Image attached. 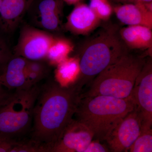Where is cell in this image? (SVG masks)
I'll return each mask as SVG.
<instances>
[{"instance_id": "cell-1", "label": "cell", "mask_w": 152, "mask_h": 152, "mask_svg": "<svg viewBox=\"0 0 152 152\" xmlns=\"http://www.w3.org/2000/svg\"><path fill=\"white\" fill-rule=\"evenodd\" d=\"M80 94L73 85L51 80L40 87L33 114L31 140L47 152L61 138L73 119Z\"/></svg>"}, {"instance_id": "cell-2", "label": "cell", "mask_w": 152, "mask_h": 152, "mask_svg": "<svg viewBox=\"0 0 152 152\" xmlns=\"http://www.w3.org/2000/svg\"><path fill=\"white\" fill-rule=\"evenodd\" d=\"M116 25L104 27L87 43L79 57L80 73L72 85L80 94L107 67L130 51Z\"/></svg>"}, {"instance_id": "cell-3", "label": "cell", "mask_w": 152, "mask_h": 152, "mask_svg": "<svg viewBox=\"0 0 152 152\" xmlns=\"http://www.w3.org/2000/svg\"><path fill=\"white\" fill-rule=\"evenodd\" d=\"M135 107L131 96L125 99L103 95L79 97L75 116L76 120L91 131L94 138L103 141L120 121Z\"/></svg>"}, {"instance_id": "cell-4", "label": "cell", "mask_w": 152, "mask_h": 152, "mask_svg": "<svg viewBox=\"0 0 152 152\" xmlns=\"http://www.w3.org/2000/svg\"><path fill=\"white\" fill-rule=\"evenodd\" d=\"M147 60L143 55L128 52L100 73L80 97L99 95L120 99L129 97Z\"/></svg>"}, {"instance_id": "cell-5", "label": "cell", "mask_w": 152, "mask_h": 152, "mask_svg": "<svg viewBox=\"0 0 152 152\" xmlns=\"http://www.w3.org/2000/svg\"><path fill=\"white\" fill-rule=\"evenodd\" d=\"M40 87L15 90L0 107V136L14 139L30 130Z\"/></svg>"}, {"instance_id": "cell-6", "label": "cell", "mask_w": 152, "mask_h": 152, "mask_svg": "<svg viewBox=\"0 0 152 152\" xmlns=\"http://www.w3.org/2000/svg\"><path fill=\"white\" fill-rule=\"evenodd\" d=\"M56 37L50 33L26 24L20 31L13 54L30 61L45 60L50 46Z\"/></svg>"}, {"instance_id": "cell-7", "label": "cell", "mask_w": 152, "mask_h": 152, "mask_svg": "<svg viewBox=\"0 0 152 152\" xmlns=\"http://www.w3.org/2000/svg\"><path fill=\"white\" fill-rule=\"evenodd\" d=\"M142 126V120L135 107L120 121L106 139L111 151L128 152L140 135Z\"/></svg>"}, {"instance_id": "cell-8", "label": "cell", "mask_w": 152, "mask_h": 152, "mask_svg": "<svg viewBox=\"0 0 152 152\" xmlns=\"http://www.w3.org/2000/svg\"><path fill=\"white\" fill-rule=\"evenodd\" d=\"M130 96L142 120V126L152 128V64L147 60L141 72L136 79Z\"/></svg>"}, {"instance_id": "cell-9", "label": "cell", "mask_w": 152, "mask_h": 152, "mask_svg": "<svg viewBox=\"0 0 152 152\" xmlns=\"http://www.w3.org/2000/svg\"><path fill=\"white\" fill-rule=\"evenodd\" d=\"M64 2L63 0H34L27 13L34 26L49 33L58 31Z\"/></svg>"}, {"instance_id": "cell-10", "label": "cell", "mask_w": 152, "mask_h": 152, "mask_svg": "<svg viewBox=\"0 0 152 152\" xmlns=\"http://www.w3.org/2000/svg\"><path fill=\"white\" fill-rule=\"evenodd\" d=\"M94 138V134L91 130L77 120L73 119L58 141L47 152H85Z\"/></svg>"}, {"instance_id": "cell-11", "label": "cell", "mask_w": 152, "mask_h": 152, "mask_svg": "<svg viewBox=\"0 0 152 152\" xmlns=\"http://www.w3.org/2000/svg\"><path fill=\"white\" fill-rule=\"evenodd\" d=\"M28 60L13 54L0 72V84L10 91L30 88L26 77Z\"/></svg>"}, {"instance_id": "cell-12", "label": "cell", "mask_w": 152, "mask_h": 152, "mask_svg": "<svg viewBox=\"0 0 152 152\" xmlns=\"http://www.w3.org/2000/svg\"><path fill=\"white\" fill-rule=\"evenodd\" d=\"M113 12L125 24L152 28V2L125 4L114 7Z\"/></svg>"}, {"instance_id": "cell-13", "label": "cell", "mask_w": 152, "mask_h": 152, "mask_svg": "<svg viewBox=\"0 0 152 152\" xmlns=\"http://www.w3.org/2000/svg\"><path fill=\"white\" fill-rule=\"evenodd\" d=\"M89 6L79 3L67 18L66 29L75 35H86L94 30L101 22Z\"/></svg>"}, {"instance_id": "cell-14", "label": "cell", "mask_w": 152, "mask_h": 152, "mask_svg": "<svg viewBox=\"0 0 152 152\" xmlns=\"http://www.w3.org/2000/svg\"><path fill=\"white\" fill-rule=\"evenodd\" d=\"M34 0H1L0 28L11 33L18 26Z\"/></svg>"}, {"instance_id": "cell-15", "label": "cell", "mask_w": 152, "mask_h": 152, "mask_svg": "<svg viewBox=\"0 0 152 152\" xmlns=\"http://www.w3.org/2000/svg\"><path fill=\"white\" fill-rule=\"evenodd\" d=\"M120 34L129 50L152 49V29L142 26H128L120 29Z\"/></svg>"}, {"instance_id": "cell-16", "label": "cell", "mask_w": 152, "mask_h": 152, "mask_svg": "<svg viewBox=\"0 0 152 152\" xmlns=\"http://www.w3.org/2000/svg\"><path fill=\"white\" fill-rule=\"evenodd\" d=\"M79 61V57H69L57 65L55 80L62 86L75 83L80 73Z\"/></svg>"}, {"instance_id": "cell-17", "label": "cell", "mask_w": 152, "mask_h": 152, "mask_svg": "<svg viewBox=\"0 0 152 152\" xmlns=\"http://www.w3.org/2000/svg\"><path fill=\"white\" fill-rule=\"evenodd\" d=\"M74 46L71 41L65 38L55 37L47 53L46 60L50 65H57L69 57Z\"/></svg>"}, {"instance_id": "cell-18", "label": "cell", "mask_w": 152, "mask_h": 152, "mask_svg": "<svg viewBox=\"0 0 152 152\" xmlns=\"http://www.w3.org/2000/svg\"><path fill=\"white\" fill-rule=\"evenodd\" d=\"M48 63L44 60L30 61L27 67L26 77L28 86L31 88L48 75Z\"/></svg>"}, {"instance_id": "cell-19", "label": "cell", "mask_w": 152, "mask_h": 152, "mask_svg": "<svg viewBox=\"0 0 152 152\" xmlns=\"http://www.w3.org/2000/svg\"><path fill=\"white\" fill-rule=\"evenodd\" d=\"M129 151L130 152H152V128L142 127L140 135Z\"/></svg>"}, {"instance_id": "cell-20", "label": "cell", "mask_w": 152, "mask_h": 152, "mask_svg": "<svg viewBox=\"0 0 152 152\" xmlns=\"http://www.w3.org/2000/svg\"><path fill=\"white\" fill-rule=\"evenodd\" d=\"M90 8L101 20H107L113 12L108 0H91Z\"/></svg>"}, {"instance_id": "cell-21", "label": "cell", "mask_w": 152, "mask_h": 152, "mask_svg": "<svg viewBox=\"0 0 152 152\" xmlns=\"http://www.w3.org/2000/svg\"><path fill=\"white\" fill-rule=\"evenodd\" d=\"M12 55L6 41L0 35V72Z\"/></svg>"}, {"instance_id": "cell-22", "label": "cell", "mask_w": 152, "mask_h": 152, "mask_svg": "<svg viewBox=\"0 0 152 152\" xmlns=\"http://www.w3.org/2000/svg\"><path fill=\"white\" fill-rule=\"evenodd\" d=\"M19 142L15 139L0 136V152H14Z\"/></svg>"}, {"instance_id": "cell-23", "label": "cell", "mask_w": 152, "mask_h": 152, "mask_svg": "<svg viewBox=\"0 0 152 152\" xmlns=\"http://www.w3.org/2000/svg\"><path fill=\"white\" fill-rule=\"evenodd\" d=\"M110 150L104 145L100 143V141L98 140L92 141L88 145L85 152H107Z\"/></svg>"}, {"instance_id": "cell-24", "label": "cell", "mask_w": 152, "mask_h": 152, "mask_svg": "<svg viewBox=\"0 0 152 152\" xmlns=\"http://www.w3.org/2000/svg\"><path fill=\"white\" fill-rule=\"evenodd\" d=\"M12 94L10 91L0 84V107L5 103Z\"/></svg>"}, {"instance_id": "cell-25", "label": "cell", "mask_w": 152, "mask_h": 152, "mask_svg": "<svg viewBox=\"0 0 152 152\" xmlns=\"http://www.w3.org/2000/svg\"><path fill=\"white\" fill-rule=\"evenodd\" d=\"M117 3H124V4H136L138 3L151 2L152 0H113Z\"/></svg>"}, {"instance_id": "cell-26", "label": "cell", "mask_w": 152, "mask_h": 152, "mask_svg": "<svg viewBox=\"0 0 152 152\" xmlns=\"http://www.w3.org/2000/svg\"><path fill=\"white\" fill-rule=\"evenodd\" d=\"M63 1L64 2L69 5H75L76 4L80 2V0H63Z\"/></svg>"}, {"instance_id": "cell-27", "label": "cell", "mask_w": 152, "mask_h": 152, "mask_svg": "<svg viewBox=\"0 0 152 152\" xmlns=\"http://www.w3.org/2000/svg\"><path fill=\"white\" fill-rule=\"evenodd\" d=\"M1 0H0V8H1Z\"/></svg>"}]
</instances>
